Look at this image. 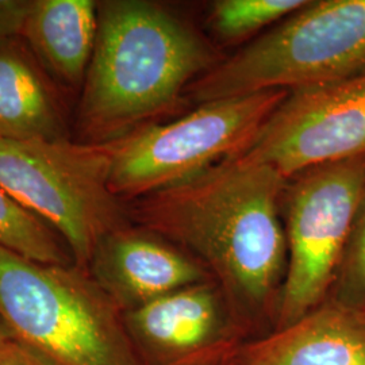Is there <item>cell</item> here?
<instances>
[{
	"label": "cell",
	"mask_w": 365,
	"mask_h": 365,
	"mask_svg": "<svg viewBox=\"0 0 365 365\" xmlns=\"http://www.w3.org/2000/svg\"><path fill=\"white\" fill-rule=\"evenodd\" d=\"M288 180L269 165L226 158L185 182L134 199L126 214L192 256L238 325L276 314L287 269L282 220Z\"/></svg>",
	"instance_id": "cell-1"
},
{
	"label": "cell",
	"mask_w": 365,
	"mask_h": 365,
	"mask_svg": "<svg viewBox=\"0 0 365 365\" xmlns=\"http://www.w3.org/2000/svg\"><path fill=\"white\" fill-rule=\"evenodd\" d=\"M214 52L152 1L98 3V34L78 102L83 144H107L176 105L214 66Z\"/></svg>",
	"instance_id": "cell-2"
},
{
	"label": "cell",
	"mask_w": 365,
	"mask_h": 365,
	"mask_svg": "<svg viewBox=\"0 0 365 365\" xmlns=\"http://www.w3.org/2000/svg\"><path fill=\"white\" fill-rule=\"evenodd\" d=\"M0 321L58 365H143L123 314L88 271L0 245Z\"/></svg>",
	"instance_id": "cell-3"
},
{
	"label": "cell",
	"mask_w": 365,
	"mask_h": 365,
	"mask_svg": "<svg viewBox=\"0 0 365 365\" xmlns=\"http://www.w3.org/2000/svg\"><path fill=\"white\" fill-rule=\"evenodd\" d=\"M363 73L365 0H317L212 66L187 92L203 105L269 90L292 91Z\"/></svg>",
	"instance_id": "cell-4"
},
{
	"label": "cell",
	"mask_w": 365,
	"mask_h": 365,
	"mask_svg": "<svg viewBox=\"0 0 365 365\" xmlns=\"http://www.w3.org/2000/svg\"><path fill=\"white\" fill-rule=\"evenodd\" d=\"M111 144L0 137V185L60 235L86 269L99 241L125 225L108 185Z\"/></svg>",
	"instance_id": "cell-5"
},
{
	"label": "cell",
	"mask_w": 365,
	"mask_h": 365,
	"mask_svg": "<svg viewBox=\"0 0 365 365\" xmlns=\"http://www.w3.org/2000/svg\"><path fill=\"white\" fill-rule=\"evenodd\" d=\"M287 95L269 90L203 103L170 123L143 126L110 143L111 192L134 200L241 155Z\"/></svg>",
	"instance_id": "cell-6"
},
{
	"label": "cell",
	"mask_w": 365,
	"mask_h": 365,
	"mask_svg": "<svg viewBox=\"0 0 365 365\" xmlns=\"http://www.w3.org/2000/svg\"><path fill=\"white\" fill-rule=\"evenodd\" d=\"M284 192L287 269L276 314L283 329L329 298L365 192V156L304 170Z\"/></svg>",
	"instance_id": "cell-7"
},
{
	"label": "cell",
	"mask_w": 365,
	"mask_h": 365,
	"mask_svg": "<svg viewBox=\"0 0 365 365\" xmlns=\"http://www.w3.org/2000/svg\"><path fill=\"white\" fill-rule=\"evenodd\" d=\"M238 156L269 165L287 180L365 156V73L288 91Z\"/></svg>",
	"instance_id": "cell-8"
},
{
	"label": "cell",
	"mask_w": 365,
	"mask_h": 365,
	"mask_svg": "<svg viewBox=\"0 0 365 365\" xmlns=\"http://www.w3.org/2000/svg\"><path fill=\"white\" fill-rule=\"evenodd\" d=\"M143 365H182L238 346V322L215 282L180 288L123 313Z\"/></svg>",
	"instance_id": "cell-9"
},
{
	"label": "cell",
	"mask_w": 365,
	"mask_h": 365,
	"mask_svg": "<svg viewBox=\"0 0 365 365\" xmlns=\"http://www.w3.org/2000/svg\"><path fill=\"white\" fill-rule=\"evenodd\" d=\"M87 271L122 314L212 280L192 256L168 240L126 225L99 241Z\"/></svg>",
	"instance_id": "cell-10"
},
{
	"label": "cell",
	"mask_w": 365,
	"mask_h": 365,
	"mask_svg": "<svg viewBox=\"0 0 365 365\" xmlns=\"http://www.w3.org/2000/svg\"><path fill=\"white\" fill-rule=\"evenodd\" d=\"M235 365H365V309L329 297L297 322L240 346Z\"/></svg>",
	"instance_id": "cell-11"
},
{
	"label": "cell",
	"mask_w": 365,
	"mask_h": 365,
	"mask_svg": "<svg viewBox=\"0 0 365 365\" xmlns=\"http://www.w3.org/2000/svg\"><path fill=\"white\" fill-rule=\"evenodd\" d=\"M98 34V3L31 0L21 37L41 66L63 83H84Z\"/></svg>",
	"instance_id": "cell-12"
},
{
	"label": "cell",
	"mask_w": 365,
	"mask_h": 365,
	"mask_svg": "<svg viewBox=\"0 0 365 365\" xmlns=\"http://www.w3.org/2000/svg\"><path fill=\"white\" fill-rule=\"evenodd\" d=\"M19 37L0 38V137L68 140L66 122L49 83Z\"/></svg>",
	"instance_id": "cell-13"
},
{
	"label": "cell",
	"mask_w": 365,
	"mask_h": 365,
	"mask_svg": "<svg viewBox=\"0 0 365 365\" xmlns=\"http://www.w3.org/2000/svg\"><path fill=\"white\" fill-rule=\"evenodd\" d=\"M0 245L27 259L73 265L64 240L49 225L22 207L0 185Z\"/></svg>",
	"instance_id": "cell-14"
},
{
	"label": "cell",
	"mask_w": 365,
	"mask_h": 365,
	"mask_svg": "<svg viewBox=\"0 0 365 365\" xmlns=\"http://www.w3.org/2000/svg\"><path fill=\"white\" fill-rule=\"evenodd\" d=\"M307 3V0H220L211 6L210 24L223 38H241L297 13Z\"/></svg>",
	"instance_id": "cell-15"
},
{
	"label": "cell",
	"mask_w": 365,
	"mask_h": 365,
	"mask_svg": "<svg viewBox=\"0 0 365 365\" xmlns=\"http://www.w3.org/2000/svg\"><path fill=\"white\" fill-rule=\"evenodd\" d=\"M330 298L365 309V192L353 221Z\"/></svg>",
	"instance_id": "cell-16"
},
{
	"label": "cell",
	"mask_w": 365,
	"mask_h": 365,
	"mask_svg": "<svg viewBox=\"0 0 365 365\" xmlns=\"http://www.w3.org/2000/svg\"><path fill=\"white\" fill-rule=\"evenodd\" d=\"M0 365H58L48 356L10 337L0 346Z\"/></svg>",
	"instance_id": "cell-17"
},
{
	"label": "cell",
	"mask_w": 365,
	"mask_h": 365,
	"mask_svg": "<svg viewBox=\"0 0 365 365\" xmlns=\"http://www.w3.org/2000/svg\"><path fill=\"white\" fill-rule=\"evenodd\" d=\"M30 0H0V38L21 37Z\"/></svg>",
	"instance_id": "cell-18"
},
{
	"label": "cell",
	"mask_w": 365,
	"mask_h": 365,
	"mask_svg": "<svg viewBox=\"0 0 365 365\" xmlns=\"http://www.w3.org/2000/svg\"><path fill=\"white\" fill-rule=\"evenodd\" d=\"M240 346L222 349L218 352L210 353L182 365H235V353Z\"/></svg>",
	"instance_id": "cell-19"
},
{
	"label": "cell",
	"mask_w": 365,
	"mask_h": 365,
	"mask_svg": "<svg viewBox=\"0 0 365 365\" xmlns=\"http://www.w3.org/2000/svg\"><path fill=\"white\" fill-rule=\"evenodd\" d=\"M10 337H13V336H11V333L9 331V329L6 327V325L0 321V346L3 345V342H4V341H7Z\"/></svg>",
	"instance_id": "cell-20"
}]
</instances>
